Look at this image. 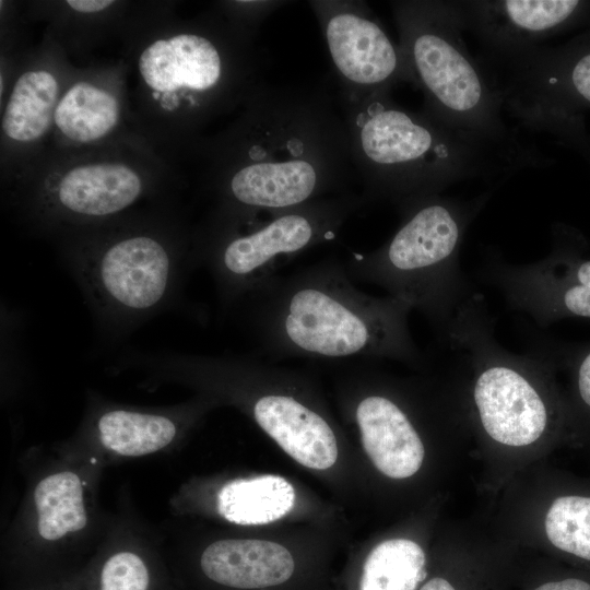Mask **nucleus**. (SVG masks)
<instances>
[{
	"label": "nucleus",
	"mask_w": 590,
	"mask_h": 590,
	"mask_svg": "<svg viewBox=\"0 0 590 590\" xmlns=\"http://www.w3.org/2000/svg\"><path fill=\"white\" fill-rule=\"evenodd\" d=\"M219 223L344 194L356 178L338 99L324 86L259 84L248 95Z\"/></svg>",
	"instance_id": "obj_1"
},
{
	"label": "nucleus",
	"mask_w": 590,
	"mask_h": 590,
	"mask_svg": "<svg viewBox=\"0 0 590 590\" xmlns=\"http://www.w3.org/2000/svg\"><path fill=\"white\" fill-rule=\"evenodd\" d=\"M236 308L269 357L388 358L415 366L427 357L411 334L412 308L359 291L338 259L275 274Z\"/></svg>",
	"instance_id": "obj_2"
},
{
	"label": "nucleus",
	"mask_w": 590,
	"mask_h": 590,
	"mask_svg": "<svg viewBox=\"0 0 590 590\" xmlns=\"http://www.w3.org/2000/svg\"><path fill=\"white\" fill-rule=\"evenodd\" d=\"M338 103L368 204L388 202L400 211L459 181L505 178L545 164L458 131L423 109H408L392 99L391 91L338 93Z\"/></svg>",
	"instance_id": "obj_3"
},
{
	"label": "nucleus",
	"mask_w": 590,
	"mask_h": 590,
	"mask_svg": "<svg viewBox=\"0 0 590 590\" xmlns=\"http://www.w3.org/2000/svg\"><path fill=\"white\" fill-rule=\"evenodd\" d=\"M491 193L472 200L436 194L403 208L399 227L385 244L351 252L344 262L347 273L421 312L440 342L459 308L475 294L459 255L470 224Z\"/></svg>",
	"instance_id": "obj_4"
},
{
	"label": "nucleus",
	"mask_w": 590,
	"mask_h": 590,
	"mask_svg": "<svg viewBox=\"0 0 590 590\" xmlns=\"http://www.w3.org/2000/svg\"><path fill=\"white\" fill-rule=\"evenodd\" d=\"M408 83L421 90L435 119L512 154L546 161L503 119V98L465 45L457 1L391 3Z\"/></svg>",
	"instance_id": "obj_5"
},
{
	"label": "nucleus",
	"mask_w": 590,
	"mask_h": 590,
	"mask_svg": "<svg viewBox=\"0 0 590 590\" xmlns=\"http://www.w3.org/2000/svg\"><path fill=\"white\" fill-rule=\"evenodd\" d=\"M101 335L119 341L178 305L197 252L148 231L82 240L64 253Z\"/></svg>",
	"instance_id": "obj_6"
},
{
	"label": "nucleus",
	"mask_w": 590,
	"mask_h": 590,
	"mask_svg": "<svg viewBox=\"0 0 590 590\" xmlns=\"http://www.w3.org/2000/svg\"><path fill=\"white\" fill-rule=\"evenodd\" d=\"M440 342L471 368L472 402L489 438L523 447L544 435L551 406L542 381L551 361L538 347L529 354L503 347L482 295L475 293L459 308Z\"/></svg>",
	"instance_id": "obj_7"
},
{
	"label": "nucleus",
	"mask_w": 590,
	"mask_h": 590,
	"mask_svg": "<svg viewBox=\"0 0 590 590\" xmlns=\"http://www.w3.org/2000/svg\"><path fill=\"white\" fill-rule=\"evenodd\" d=\"M365 205L362 193L351 191L234 224L250 226L247 231L214 224L196 247L198 266L211 274L222 307L236 308L285 262L333 240Z\"/></svg>",
	"instance_id": "obj_8"
},
{
	"label": "nucleus",
	"mask_w": 590,
	"mask_h": 590,
	"mask_svg": "<svg viewBox=\"0 0 590 590\" xmlns=\"http://www.w3.org/2000/svg\"><path fill=\"white\" fill-rule=\"evenodd\" d=\"M479 278L495 286L509 308L546 327L566 318L590 319V256L575 228L558 223L552 229V250L543 259L514 264L491 251Z\"/></svg>",
	"instance_id": "obj_9"
},
{
	"label": "nucleus",
	"mask_w": 590,
	"mask_h": 590,
	"mask_svg": "<svg viewBox=\"0 0 590 590\" xmlns=\"http://www.w3.org/2000/svg\"><path fill=\"white\" fill-rule=\"evenodd\" d=\"M504 109L520 123L540 116H578L590 108V32L558 47L485 56Z\"/></svg>",
	"instance_id": "obj_10"
},
{
	"label": "nucleus",
	"mask_w": 590,
	"mask_h": 590,
	"mask_svg": "<svg viewBox=\"0 0 590 590\" xmlns=\"http://www.w3.org/2000/svg\"><path fill=\"white\" fill-rule=\"evenodd\" d=\"M312 9L338 76L339 94L392 91L408 82L399 47L363 1L315 0Z\"/></svg>",
	"instance_id": "obj_11"
},
{
	"label": "nucleus",
	"mask_w": 590,
	"mask_h": 590,
	"mask_svg": "<svg viewBox=\"0 0 590 590\" xmlns=\"http://www.w3.org/2000/svg\"><path fill=\"white\" fill-rule=\"evenodd\" d=\"M235 363L255 388L249 399L256 423L294 460L306 468L326 470L338 458V441L329 421L296 391L295 374L234 355Z\"/></svg>",
	"instance_id": "obj_12"
},
{
	"label": "nucleus",
	"mask_w": 590,
	"mask_h": 590,
	"mask_svg": "<svg viewBox=\"0 0 590 590\" xmlns=\"http://www.w3.org/2000/svg\"><path fill=\"white\" fill-rule=\"evenodd\" d=\"M465 31L481 42L485 56H505L531 47L590 21V1H457Z\"/></svg>",
	"instance_id": "obj_13"
},
{
	"label": "nucleus",
	"mask_w": 590,
	"mask_h": 590,
	"mask_svg": "<svg viewBox=\"0 0 590 590\" xmlns=\"http://www.w3.org/2000/svg\"><path fill=\"white\" fill-rule=\"evenodd\" d=\"M227 68L224 47L200 33L158 39L139 59L144 82L158 92L184 88L197 95L217 94L227 84Z\"/></svg>",
	"instance_id": "obj_14"
},
{
	"label": "nucleus",
	"mask_w": 590,
	"mask_h": 590,
	"mask_svg": "<svg viewBox=\"0 0 590 590\" xmlns=\"http://www.w3.org/2000/svg\"><path fill=\"white\" fill-rule=\"evenodd\" d=\"M361 392L353 416L370 461L388 477L412 476L422 467L425 448L409 412L388 391Z\"/></svg>",
	"instance_id": "obj_15"
},
{
	"label": "nucleus",
	"mask_w": 590,
	"mask_h": 590,
	"mask_svg": "<svg viewBox=\"0 0 590 590\" xmlns=\"http://www.w3.org/2000/svg\"><path fill=\"white\" fill-rule=\"evenodd\" d=\"M202 577L223 590H278L296 579L297 564L283 545L266 540H221L199 559Z\"/></svg>",
	"instance_id": "obj_16"
},
{
	"label": "nucleus",
	"mask_w": 590,
	"mask_h": 590,
	"mask_svg": "<svg viewBox=\"0 0 590 590\" xmlns=\"http://www.w3.org/2000/svg\"><path fill=\"white\" fill-rule=\"evenodd\" d=\"M141 177L117 163L81 165L64 174L45 206L61 219H104L132 205L143 193Z\"/></svg>",
	"instance_id": "obj_17"
},
{
	"label": "nucleus",
	"mask_w": 590,
	"mask_h": 590,
	"mask_svg": "<svg viewBox=\"0 0 590 590\" xmlns=\"http://www.w3.org/2000/svg\"><path fill=\"white\" fill-rule=\"evenodd\" d=\"M295 504L293 485L279 475H260L227 482L219 491V514L237 524H266L288 514Z\"/></svg>",
	"instance_id": "obj_18"
},
{
	"label": "nucleus",
	"mask_w": 590,
	"mask_h": 590,
	"mask_svg": "<svg viewBox=\"0 0 590 590\" xmlns=\"http://www.w3.org/2000/svg\"><path fill=\"white\" fill-rule=\"evenodd\" d=\"M96 428L105 448L128 457L161 450L174 440L178 430L172 416L121 408L99 413Z\"/></svg>",
	"instance_id": "obj_19"
},
{
	"label": "nucleus",
	"mask_w": 590,
	"mask_h": 590,
	"mask_svg": "<svg viewBox=\"0 0 590 590\" xmlns=\"http://www.w3.org/2000/svg\"><path fill=\"white\" fill-rule=\"evenodd\" d=\"M58 83L47 71H27L15 82L3 114L2 128L15 141L39 139L55 118Z\"/></svg>",
	"instance_id": "obj_20"
},
{
	"label": "nucleus",
	"mask_w": 590,
	"mask_h": 590,
	"mask_svg": "<svg viewBox=\"0 0 590 590\" xmlns=\"http://www.w3.org/2000/svg\"><path fill=\"white\" fill-rule=\"evenodd\" d=\"M426 578L423 548L408 539H391L367 554L356 590H418Z\"/></svg>",
	"instance_id": "obj_21"
},
{
	"label": "nucleus",
	"mask_w": 590,
	"mask_h": 590,
	"mask_svg": "<svg viewBox=\"0 0 590 590\" xmlns=\"http://www.w3.org/2000/svg\"><path fill=\"white\" fill-rule=\"evenodd\" d=\"M119 119V105L107 91L86 82L71 86L57 104L55 122L70 140L91 142L109 133Z\"/></svg>",
	"instance_id": "obj_22"
},
{
	"label": "nucleus",
	"mask_w": 590,
	"mask_h": 590,
	"mask_svg": "<svg viewBox=\"0 0 590 590\" xmlns=\"http://www.w3.org/2000/svg\"><path fill=\"white\" fill-rule=\"evenodd\" d=\"M34 500L38 532L45 540L61 539L86 526L82 484L73 472H59L42 480L35 488Z\"/></svg>",
	"instance_id": "obj_23"
},
{
	"label": "nucleus",
	"mask_w": 590,
	"mask_h": 590,
	"mask_svg": "<svg viewBox=\"0 0 590 590\" xmlns=\"http://www.w3.org/2000/svg\"><path fill=\"white\" fill-rule=\"evenodd\" d=\"M545 532L558 550L590 560V497L556 498L545 517Z\"/></svg>",
	"instance_id": "obj_24"
},
{
	"label": "nucleus",
	"mask_w": 590,
	"mask_h": 590,
	"mask_svg": "<svg viewBox=\"0 0 590 590\" xmlns=\"http://www.w3.org/2000/svg\"><path fill=\"white\" fill-rule=\"evenodd\" d=\"M96 590H153V574L141 556L117 552L105 559L97 574Z\"/></svg>",
	"instance_id": "obj_25"
},
{
	"label": "nucleus",
	"mask_w": 590,
	"mask_h": 590,
	"mask_svg": "<svg viewBox=\"0 0 590 590\" xmlns=\"http://www.w3.org/2000/svg\"><path fill=\"white\" fill-rule=\"evenodd\" d=\"M533 590H590V583L578 578H566L544 582Z\"/></svg>",
	"instance_id": "obj_26"
},
{
	"label": "nucleus",
	"mask_w": 590,
	"mask_h": 590,
	"mask_svg": "<svg viewBox=\"0 0 590 590\" xmlns=\"http://www.w3.org/2000/svg\"><path fill=\"white\" fill-rule=\"evenodd\" d=\"M113 1L110 0H68L67 4L74 11L81 13L99 12L108 8Z\"/></svg>",
	"instance_id": "obj_27"
},
{
	"label": "nucleus",
	"mask_w": 590,
	"mask_h": 590,
	"mask_svg": "<svg viewBox=\"0 0 590 590\" xmlns=\"http://www.w3.org/2000/svg\"><path fill=\"white\" fill-rule=\"evenodd\" d=\"M585 161L587 162V164L590 166V151L587 153L586 157H585Z\"/></svg>",
	"instance_id": "obj_28"
}]
</instances>
